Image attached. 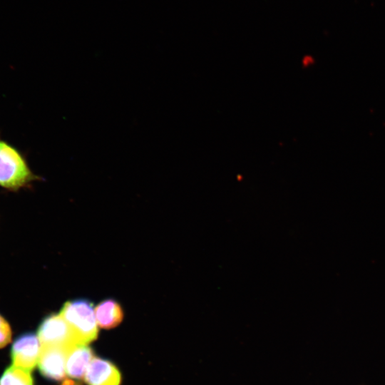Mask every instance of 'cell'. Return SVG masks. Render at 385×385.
<instances>
[{"mask_svg":"<svg viewBox=\"0 0 385 385\" xmlns=\"http://www.w3.org/2000/svg\"><path fill=\"white\" fill-rule=\"evenodd\" d=\"M41 179L31 169L26 154L0 137V187L16 192Z\"/></svg>","mask_w":385,"mask_h":385,"instance_id":"6da1fadb","label":"cell"},{"mask_svg":"<svg viewBox=\"0 0 385 385\" xmlns=\"http://www.w3.org/2000/svg\"><path fill=\"white\" fill-rule=\"evenodd\" d=\"M59 313L71 329L78 344H88L97 338L98 324L93 304L88 299L67 301Z\"/></svg>","mask_w":385,"mask_h":385,"instance_id":"7a4b0ae2","label":"cell"},{"mask_svg":"<svg viewBox=\"0 0 385 385\" xmlns=\"http://www.w3.org/2000/svg\"><path fill=\"white\" fill-rule=\"evenodd\" d=\"M37 336L41 346L72 349L78 345L73 332L60 313L46 317L38 326Z\"/></svg>","mask_w":385,"mask_h":385,"instance_id":"3957f363","label":"cell"},{"mask_svg":"<svg viewBox=\"0 0 385 385\" xmlns=\"http://www.w3.org/2000/svg\"><path fill=\"white\" fill-rule=\"evenodd\" d=\"M41 344L38 336L26 333L19 336L11 349L13 365L31 371L38 362Z\"/></svg>","mask_w":385,"mask_h":385,"instance_id":"277c9868","label":"cell"},{"mask_svg":"<svg viewBox=\"0 0 385 385\" xmlns=\"http://www.w3.org/2000/svg\"><path fill=\"white\" fill-rule=\"evenodd\" d=\"M71 349L60 346H41L38 362L41 374L50 380H63L66 375L67 356Z\"/></svg>","mask_w":385,"mask_h":385,"instance_id":"5b68a950","label":"cell"},{"mask_svg":"<svg viewBox=\"0 0 385 385\" xmlns=\"http://www.w3.org/2000/svg\"><path fill=\"white\" fill-rule=\"evenodd\" d=\"M88 385H120L121 375L118 368L110 361L93 357L85 373Z\"/></svg>","mask_w":385,"mask_h":385,"instance_id":"8992f818","label":"cell"},{"mask_svg":"<svg viewBox=\"0 0 385 385\" xmlns=\"http://www.w3.org/2000/svg\"><path fill=\"white\" fill-rule=\"evenodd\" d=\"M93 357V351L87 344L75 346L68 354L66 373L71 378L81 379Z\"/></svg>","mask_w":385,"mask_h":385,"instance_id":"52a82bcc","label":"cell"},{"mask_svg":"<svg viewBox=\"0 0 385 385\" xmlns=\"http://www.w3.org/2000/svg\"><path fill=\"white\" fill-rule=\"evenodd\" d=\"M98 326L103 329H112L120 324L123 311L114 299H106L99 302L94 309Z\"/></svg>","mask_w":385,"mask_h":385,"instance_id":"ba28073f","label":"cell"},{"mask_svg":"<svg viewBox=\"0 0 385 385\" xmlns=\"http://www.w3.org/2000/svg\"><path fill=\"white\" fill-rule=\"evenodd\" d=\"M0 385H34L31 371L12 365L0 377Z\"/></svg>","mask_w":385,"mask_h":385,"instance_id":"9c48e42d","label":"cell"},{"mask_svg":"<svg viewBox=\"0 0 385 385\" xmlns=\"http://www.w3.org/2000/svg\"><path fill=\"white\" fill-rule=\"evenodd\" d=\"M11 329L6 319L0 314V349L7 345L11 339Z\"/></svg>","mask_w":385,"mask_h":385,"instance_id":"30bf717a","label":"cell"},{"mask_svg":"<svg viewBox=\"0 0 385 385\" xmlns=\"http://www.w3.org/2000/svg\"><path fill=\"white\" fill-rule=\"evenodd\" d=\"M61 385H78V384L76 381H73L72 380H63Z\"/></svg>","mask_w":385,"mask_h":385,"instance_id":"8fae6325","label":"cell"}]
</instances>
